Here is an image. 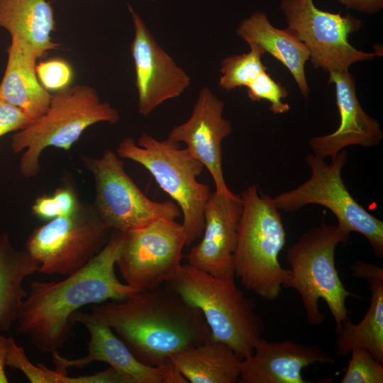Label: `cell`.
<instances>
[{
  "label": "cell",
  "mask_w": 383,
  "mask_h": 383,
  "mask_svg": "<svg viewBox=\"0 0 383 383\" xmlns=\"http://www.w3.org/2000/svg\"><path fill=\"white\" fill-rule=\"evenodd\" d=\"M55 26L53 9L46 0H0V27L39 58L60 47L51 38Z\"/></svg>",
  "instance_id": "cell-22"
},
{
  "label": "cell",
  "mask_w": 383,
  "mask_h": 383,
  "mask_svg": "<svg viewBox=\"0 0 383 383\" xmlns=\"http://www.w3.org/2000/svg\"><path fill=\"white\" fill-rule=\"evenodd\" d=\"M111 232L93 204L81 202L74 213L35 228L27 239L26 250L39 264L38 272L68 276L101 251Z\"/></svg>",
  "instance_id": "cell-9"
},
{
  "label": "cell",
  "mask_w": 383,
  "mask_h": 383,
  "mask_svg": "<svg viewBox=\"0 0 383 383\" xmlns=\"http://www.w3.org/2000/svg\"><path fill=\"white\" fill-rule=\"evenodd\" d=\"M7 53L0 99L20 109L34 121L46 112L52 99L37 77L35 67L39 57L14 38H11Z\"/></svg>",
  "instance_id": "cell-20"
},
{
  "label": "cell",
  "mask_w": 383,
  "mask_h": 383,
  "mask_svg": "<svg viewBox=\"0 0 383 383\" xmlns=\"http://www.w3.org/2000/svg\"><path fill=\"white\" fill-rule=\"evenodd\" d=\"M242 210L240 196L211 192L204 206L201 240L188 254V264L216 277L235 276L233 253Z\"/></svg>",
  "instance_id": "cell-16"
},
{
  "label": "cell",
  "mask_w": 383,
  "mask_h": 383,
  "mask_svg": "<svg viewBox=\"0 0 383 383\" xmlns=\"http://www.w3.org/2000/svg\"><path fill=\"white\" fill-rule=\"evenodd\" d=\"M122 232L110 238L89 262L58 282L33 281L18 314L17 331L42 353L62 348L74 335L72 316L83 306L123 300L138 292L122 283L115 272Z\"/></svg>",
  "instance_id": "cell-1"
},
{
  "label": "cell",
  "mask_w": 383,
  "mask_h": 383,
  "mask_svg": "<svg viewBox=\"0 0 383 383\" xmlns=\"http://www.w3.org/2000/svg\"><path fill=\"white\" fill-rule=\"evenodd\" d=\"M185 245L182 223L157 220L122 232L116 265L127 284L138 292L153 289L177 273Z\"/></svg>",
  "instance_id": "cell-11"
},
{
  "label": "cell",
  "mask_w": 383,
  "mask_h": 383,
  "mask_svg": "<svg viewBox=\"0 0 383 383\" xmlns=\"http://www.w3.org/2000/svg\"><path fill=\"white\" fill-rule=\"evenodd\" d=\"M224 102L208 87L199 92L189 118L174 126L167 138L187 145L186 149L211 175L216 192L233 194L226 183L222 167V141L228 136L231 122L223 117Z\"/></svg>",
  "instance_id": "cell-15"
},
{
  "label": "cell",
  "mask_w": 383,
  "mask_h": 383,
  "mask_svg": "<svg viewBox=\"0 0 383 383\" xmlns=\"http://www.w3.org/2000/svg\"><path fill=\"white\" fill-rule=\"evenodd\" d=\"M383 0H349L347 9L366 13H374L382 9Z\"/></svg>",
  "instance_id": "cell-32"
},
{
  "label": "cell",
  "mask_w": 383,
  "mask_h": 383,
  "mask_svg": "<svg viewBox=\"0 0 383 383\" xmlns=\"http://www.w3.org/2000/svg\"><path fill=\"white\" fill-rule=\"evenodd\" d=\"M95 184L94 207L104 225L121 232L147 226L157 220H177L182 216L172 201L149 199L126 173L124 162L111 150L100 157L80 155Z\"/></svg>",
  "instance_id": "cell-10"
},
{
  "label": "cell",
  "mask_w": 383,
  "mask_h": 383,
  "mask_svg": "<svg viewBox=\"0 0 383 383\" xmlns=\"http://www.w3.org/2000/svg\"><path fill=\"white\" fill-rule=\"evenodd\" d=\"M39 264L26 250L11 244L8 233L0 234V331H9L17 320L20 305L28 292L23 279L38 272Z\"/></svg>",
  "instance_id": "cell-24"
},
{
  "label": "cell",
  "mask_w": 383,
  "mask_h": 383,
  "mask_svg": "<svg viewBox=\"0 0 383 383\" xmlns=\"http://www.w3.org/2000/svg\"><path fill=\"white\" fill-rule=\"evenodd\" d=\"M6 365L22 372L31 383H96V374L69 377L55 370L48 369L43 364H33L23 348L18 346L12 337L7 338Z\"/></svg>",
  "instance_id": "cell-25"
},
{
  "label": "cell",
  "mask_w": 383,
  "mask_h": 383,
  "mask_svg": "<svg viewBox=\"0 0 383 383\" xmlns=\"http://www.w3.org/2000/svg\"><path fill=\"white\" fill-rule=\"evenodd\" d=\"M348 153L339 151L328 164L323 158L309 154L306 162L311 174L294 189L282 192L274 201L279 210L294 212L309 204H318L330 210L338 226L348 233L362 235L374 255L383 257V221L368 212L351 195L341 176Z\"/></svg>",
  "instance_id": "cell-8"
},
{
  "label": "cell",
  "mask_w": 383,
  "mask_h": 383,
  "mask_svg": "<svg viewBox=\"0 0 383 383\" xmlns=\"http://www.w3.org/2000/svg\"><path fill=\"white\" fill-rule=\"evenodd\" d=\"M280 9L287 29L306 45L315 67L328 73L348 70L355 62L382 55L380 51H360L349 43V35L362 26L361 21L350 14L321 11L313 0H282Z\"/></svg>",
  "instance_id": "cell-12"
},
{
  "label": "cell",
  "mask_w": 383,
  "mask_h": 383,
  "mask_svg": "<svg viewBox=\"0 0 383 383\" xmlns=\"http://www.w3.org/2000/svg\"><path fill=\"white\" fill-rule=\"evenodd\" d=\"M250 51L225 58L220 69L219 86L227 91L247 87L261 73L267 70L262 61L264 51L255 45Z\"/></svg>",
  "instance_id": "cell-26"
},
{
  "label": "cell",
  "mask_w": 383,
  "mask_h": 383,
  "mask_svg": "<svg viewBox=\"0 0 383 383\" xmlns=\"http://www.w3.org/2000/svg\"><path fill=\"white\" fill-rule=\"evenodd\" d=\"M248 98L252 101L266 100L270 103L269 109L274 114L287 113L289 106L283 99L288 92L279 82L274 80L267 71L261 73L247 87Z\"/></svg>",
  "instance_id": "cell-28"
},
{
  "label": "cell",
  "mask_w": 383,
  "mask_h": 383,
  "mask_svg": "<svg viewBox=\"0 0 383 383\" xmlns=\"http://www.w3.org/2000/svg\"><path fill=\"white\" fill-rule=\"evenodd\" d=\"M236 33L249 46L255 45L272 55L290 72L301 94L307 98L310 89L304 66L309 60L306 45L289 29L274 27L267 16L259 11L238 25Z\"/></svg>",
  "instance_id": "cell-21"
},
{
  "label": "cell",
  "mask_w": 383,
  "mask_h": 383,
  "mask_svg": "<svg viewBox=\"0 0 383 383\" xmlns=\"http://www.w3.org/2000/svg\"><path fill=\"white\" fill-rule=\"evenodd\" d=\"M234 277H216L187 263L165 285L199 309L211 340L229 346L242 360L252 353L265 325L254 301L238 288Z\"/></svg>",
  "instance_id": "cell-3"
},
{
  "label": "cell",
  "mask_w": 383,
  "mask_h": 383,
  "mask_svg": "<svg viewBox=\"0 0 383 383\" xmlns=\"http://www.w3.org/2000/svg\"><path fill=\"white\" fill-rule=\"evenodd\" d=\"M119 118L118 111L102 101L93 87L70 86L55 91L46 112L11 138L12 151L24 150L19 162L21 175L29 179L39 174L45 148L68 151L88 127L101 122L114 124Z\"/></svg>",
  "instance_id": "cell-6"
},
{
  "label": "cell",
  "mask_w": 383,
  "mask_h": 383,
  "mask_svg": "<svg viewBox=\"0 0 383 383\" xmlns=\"http://www.w3.org/2000/svg\"><path fill=\"white\" fill-rule=\"evenodd\" d=\"M170 360L192 383H236L240 360L227 345L209 340L174 353Z\"/></svg>",
  "instance_id": "cell-23"
},
{
  "label": "cell",
  "mask_w": 383,
  "mask_h": 383,
  "mask_svg": "<svg viewBox=\"0 0 383 383\" xmlns=\"http://www.w3.org/2000/svg\"><path fill=\"white\" fill-rule=\"evenodd\" d=\"M240 196L243 210L233 253L234 275L247 290L274 301L290 273L279 261L286 243L281 213L274 199L259 193L256 185Z\"/></svg>",
  "instance_id": "cell-4"
},
{
  "label": "cell",
  "mask_w": 383,
  "mask_h": 383,
  "mask_svg": "<svg viewBox=\"0 0 383 383\" xmlns=\"http://www.w3.org/2000/svg\"><path fill=\"white\" fill-rule=\"evenodd\" d=\"M352 275L367 280L371 292L370 305L363 318L353 323L349 317L335 331L336 354L347 355L352 348L369 350L383 363V269L375 264L356 260L350 266Z\"/></svg>",
  "instance_id": "cell-19"
},
{
  "label": "cell",
  "mask_w": 383,
  "mask_h": 383,
  "mask_svg": "<svg viewBox=\"0 0 383 383\" xmlns=\"http://www.w3.org/2000/svg\"><path fill=\"white\" fill-rule=\"evenodd\" d=\"M134 28L131 51L134 62L138 111L148 116L165 101L180 96L190 84L187 72L155 40L142 18L128 5Z\"/></svg>",
  "instance_id": "cell-13"
},
{
  "label": "cell",
  "mask_w": 383,
  "mask_h": 383,
  "mask_svg": "<svg viewBox=\"0 0 383 383\" xmlns=\"http://www.w3.org/2000/svg\"><path fill=\"white\" fill-rule=\"evenodd\" d=\"M349 238L350 233L338 225L322 222L301 235L287 250L290 273L283 287L292 288L299 294L311 326H319L325 321L319 309L320 299L326 301L336 330L350 313L346 299L359 297L346 289L335 267L336 247L339 243H347Z\"/></svg>",
  "instance_id": "cell-5"
},
{
  "label": "cell",
  "mask_w": 383,
  "mask_h": 383,
  "mask_svg": "<svg viewBox=\"0 0 383 383\" xmlns=\"http://www.w3.org/2000/svg\"><path fill=\"white\" fill-rule=\"evenodd\" d=\"M152 1H155V0H152Z\"/></svg>",
  "instance_id": "cell-35"
},
{
  "label": "cell",
  "mask_w": 383,
  "mask_h": 383,
  "mask_svg": "<svg viewBox=\"0 0 383 383\" xmlns=\"http://www.w3.org/2000/svg\"><path fill=\"white\" fill-rule=\"evenodd\" d=\"M35 70L38 80L48 91L55 92L70 87L74 77L71 65L61 58L40 61L36 64Z\"/></svg>",
  "instance_id": "cell-29"
},
{
  "label": "cell",
  "mask_w": 383,
  "mask_h": 383,
  "mask_svg": "<svg viewBox=\"0 0 383 383\" xmlns=\"http://www.w3.org/2000/svg\"><path fill=\"white\" fill-rule=\"evenodd\" d=\"M31 211L38 218L48 221L61 216L59 206L52 195L38 196Z\"/></svg>",
  "instance_id": "cell-31"
},
{
  "label": "cell",
  "mask_w": 383,
  "mask_h": 383,
  "mask_svg": "<svg viewBox=\"0 0 383 383\" xmlns=\"http://www.w3.org/2000/svg\"><path fill=\"white\" fill-rule=\"evenodd\" d=\"M329 83L335 87L336 104L340 121L332 133L310 139L309 145L317 157L333 158L350 145L370 148L383 138L379 123L362 108L355 91L354 77L348 70L329 72Z\"/></svg>",
  "instance_id": "cell-18"
},
{
  "label": "cell",
  "mask_w": 383,
  "mask_h": 383,
  "mask_svg": "<svg viewBox=\"0 0 383 383\" xmlns=\"http://www.w3.org/2000/svg\"><path fill=\"white\" fill-rule=\"evenodd\" d=\"M89 306L135 357L149 366L164 367L174 353L211 339L200 309L165 285Z\"/></svg>",
  "instance_id": "cell-2"
},
{
  "label": "cell",
  "mask_w": 383,
  "mask_h": 383,
  "mask_svg": "<svg viewBox=\"0 0 383 383\" xmlns=\"http://www.w3.org/2000/svg\"><path fill=\"white\" fill-rule=\"evenodd\" d=\"M315 363L333 365L335 360L316 345L261 338L252 353L240 360L239 382L309 383L302 370Z\"/></svg>",
  "instance_id": "cell-17"
},
{
  "label": "cell",
  "mask_w": 383,
  "mask_h": 383,
  "mask_svg": "<svg viewBox=\"0 0 383 383\" xmlns=\"http://www.w3.org/2000/svg\"><path fill=\"white\" fill-rule=\"evenodd\" d=\"M7 349V338L1 334L0 331V383L9 382L4 367L6 365V355Z\"/></svg>",
  "instance_id": "cell-33"
},
{
  "label": "cell",
  "mask_w": 383,
  "mask_h": 383,
  "mask_svg": "<svg viewBox=\"0 0 383 383\" xmlns=\"http://www.w3.org/2000/svg\"><path fill=\"white\" fill-rule=\"evenodd\" d=\"M350 352L351 357L341 383L383 382V363L365 348L355 347Z\"/></svg>",
  "instance_id": "cell-27"
},
{
  "label": "cell",
  "mask_w": 383,
  "mask_h": 383,
  "mask_svg": "<svg viewBox=\"0 0 383 383\" xmlns=\"http://www.w3.org/2000/svg\"><path fill=\"white\" fill-rule=\"evenodd\" d=\"M122 158L143 166L155 182L178 205L183 216L186 245L201 238L204 227V206L211 194L210 187L199 182L204 166L179 143L170 138L157 140L143 133L135 143L126 138L116 149Z\"/></svg>",
  "instance_id": "cell-7"
},
{
  "label": "cell",
  "mask_w": 383,
  "mask_h": 383,
  "mask_svg": "<svg viewBox=\"0 0 383 383\" xmlns=\"http://www.w3.org/2000/svg\"><path fill=\"white\" fill-rule=\"evenodd\" d=\"M339 1L342 4L345 5L346 7H347V6L348 5V3H349V0H339Z\"/></svg>",
  "instance_id": "cell-34"
},
{
  "label": "cell",
  "mask_w": 383,
  "mask_h": 383,
  "mask_svg": "<svg viewBox=\"0 0 383 383\" xmlns=\"http://www.w3.org/2000/svg\"><path fill=\"white\" fill-rule=\"evenodd\" d=\"M71 321L74 326L76 323L83 325L88 331V353L77 359H67L57 350L52 352L57 371L67 373V368L79 369L99 361L127 374L133 383H188L172 361L164 367L149 366L140 362L112 329L91 313L78 311L72 316Z\"/></svg>",
  "instance_id": "cell-14"
},
{
  "label": "cell",
  "mask_w": 383,
  "mask_h": 383,
  "mask_svg": "<svg viewBox=\"0 0 383 383\" xmlns=\"http://www.w3.org/2000/svg\"><path fill=\"white\" fill-rule=\"evenodd\" d=\"M32 122L22 110L0 99V137L21 130Z\"/></svg>",
  "instance_id": "cell-30"
}]
</instances>
